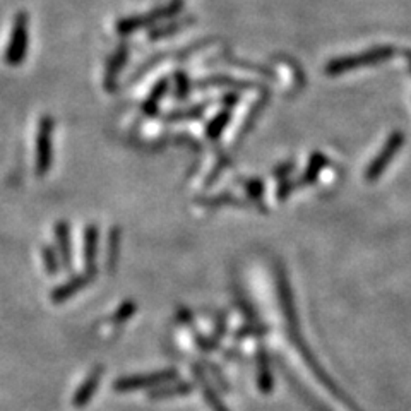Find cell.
Listing matches in <instances>:
<instances>
[{
	"label": "cell",
	"mask_w": 411,
	"mask_h": 411,
	"mask_svg": "<svg viewBox=\"0 0 411 411\" xmlns=\"http://www.w3.org/2000/svg\"><path fill=\"white\" fill-rule=\"evenodd\" d=\"M394 47H375L370 50H365L359 53V55H350L343 57V59H334L325 66V74L329 76H338V74L350 72V70L360 69L363 66H372V63L385 62V60L394 57Z\"/></svg>",
	"instance_id": "6da1fadb"
},
{
	"label": "cell",
	"mask_w": 411,
	"mask_h": 411,
	"mask_svg": "<svg viewBox=\"0 0 411 411\" xmlns=\"http://www.w3.org/2000/svg\"><path fill=\"white\" fill-rule=\"evenodd\" d=\"M179 379L175 368H166V370L154 372V374L146 375H127V377L115 381L113 388L119 392H129L137 391V389H148V388H159L163 384H168Z\"/></svg>",
	"instance_id": "7a4b0ae2"
},
{
	"label": "cell",
	"mask_w": 411,
	"mask_h": 411,
	"mask_svg": "<svg viewBox=\"0 0 411 411\" xmlns=\"http://www.w3.org/2000/svg\"><path fill=\"white\" fill-rule=\"evenodd\" d=\"M52 119L45 117L40 122L37 139V175H47L52 166Z\"/></svg>",
	"instance_id": "3957f363"
},
{
	"label": "cell",
	"mask_w": 411,
	"mask_h": 411,
	"mask_svg": "<svg viewBox=\"0 0 411 411\" xmlns=\"http://www.w3.org/2000/svg\"><path fill=\"white\" fill-rule=\"evenodd\" d=\"M403 143H405V136H403L401 132H394L391 137H389V141L385 143V146L382 148L381 154H379L377 158L372 161L370 168L367 170V175L365 177H367L368 182H374V180H377L379 177H381V173L388 168L389 161L394 158V154L398 153L399 148L403 146Z\"/></svg>",
	"instance_id": "277c9868"
},
{
	"label": "cell",
	"mask_w": 411,
	"mask_h": 411,
	"mask_svg": "<svg viewBox=\"0 0 411 411\" xmlns=\"http://www.w3.org/2000/svg\"><path fill=\"white\" fill-rule=\"evenodd\" d=\"M94 278H91L90 274H88L86 271L83 272V274H77L74 276V278H70L69 281L62 283L60 286H57L55 290L52 292L50 299L53 303H63L66 300L72 299L74 295H77V293L81 292V290L86 288L88 285H90L91 281H93Z\"/></svg>",
	"instance_id": "5b68a950"
},
{
	"label": "cell",
	"mask_w": 411,
	"mask_h": 411,
	"mask_svg": "<svg viewBox=\"0 0 411 411\" xmlns=\"http://www.w3.org/2000/svg\"><path fill=\"white\" fill-rule=\"evenodd\" d=\"M101 377H103V365H97V367L90 372V375L84 379L83 384L79 385L76 394H74V406H76V408H83V406H86L88 403L93 399L94 392H97L98 388H100Z\"/></svg>",
	"instance_id": "8992f818"
},
{
	"label": "cell",
	"mask_w": 411,
	"mask_h": 411,
	"mask_svg": "<svg viewBox=\"0 0 411 411\" xmlns=\"http://www.w3.org/2000/svg\"><path fill=\"white\" fill-rule=\"evenodd\" d=\"M98 243H100V232L98 226L90 225L84 232V262H86V272L94 278L98 274Z\"/></svg>",
	"instance_id": "52a82bcc"
},
{
	"label": "cell",
	"mask_w": 411,
	"mask_h": 411,
	"mask_svg": "<svg viewBox=\"0 0 411 411\" xmlns=\"http://www.w3.org/2000/svg\"><path fill=\"white\" fill-rule=\"evenodd\" d=\"M57 254L66 269H72V249H70V226L66 221H59L55 225Z\"/></svg>",
	"instance_id": "ba28073f"
},
{
	"label": "cell",
	"mask_w": 411,
	"mask_h": 411,
	"mask_svg": "<svg viewBox=\"0 0 411 411\" xmlns=\"http://www.w3.org/2000/svg\"><path fill=\"white\" fill-rule=\"evenodd\" d=\"M194 375H196L197 382L201 384L204 399H206V403L209 405V408H211L212 411H228L226 405L221 401V398H219L218 392H216L214 385H212L211 382H209V379L206 377V374H204V370L201 365H194Z\"/></svg>",
	"instance_id": "9c48e42d"
},
{
	"label": "cell",
	"mask_w": 411,
	"mask_h": 411,
	"mask_svg": "<svg viewBox=\"0 0 411 411\" xmlns=\"http://www.w3.org/2000/svg\"><path fill=\"white\" fill-rule=\"evenodd\" d=\"M192 389L194 385L190 382H168V384H163L151 391L150 399H170L175 396H187L192 392Z\"/></svg>",
	"instance_id": "30bf717a"
},
{
	"label": "cell",
	"mask_w": 411,
	"mask_h": 411,
	"mask_svg": "<svg viewBox=\"0 0 411 411\" xmlns=\"http://www.w3.org/2000/svg\"><path fill=\"white\" fill-rule=\"evenodd\" d=\"M272 374L269 370V357L264 348L259 350L257 353V388L264 394L272 391Z\"/></svg>",
	"instance_id": "8fae6325"
},
{
	"label": "cell",
	"mask_w": 411,
	"mask_h": 411,
	"mask_svg": "<svg viewBox=\"0 0 411 411\" xmlns=\"http://www.w3.org/2000/svg\"><path fill=\"white\" fill-rule=\"evenodd\" d=\"M120 230L112 228L108 233V243H106V269L108 271H115L117 264H119L120 257Z\"/></svg>",
	"instance_id": "7c38bea8"
},
{
	"label": "cell",
	"mask_w": 411,
	"mask_h": 411,
	"mask_svg": "<svg viewBox=\"0 0 411 411\" xmlns=\"http://www.w3.org/2000/svg\"><path fill=\"white\" fill-rule=\"evenodd\" d=\"M325 165H328V159H325V156H322L321 153H315L310 158V163H308V166H307L305 175H303V179L297 183V187H305V186H308V183L314 182L315 177L319 175V172H321Z\"/></svg>",
	"instance_id": "4fadbf2b"
},
{
	"label": "cell",
	"mask_w": 411,
	"mask_h": 411,
	"mask_svg": "<svg viewBox=\"0 0 411 411\" xmlns=\"http://www.w3.org/2000/svg\"><path fill=\"white\" fill-rule=\"evenodd\" d=\"M199 203L203 204L204 208H219L221 204H235L240 206V208H250V203H245L243 199H240V197L233 196V194L230 192L219 194V196L214 197H206V199H201Z\"/></svg>",
	"instance_id": "5bb4252c"
},
{
	"label": "cell",
	"mask_w": 411,
	"mask_h": 411,
	"mask_svg": "<svg viewBox=\"0 0 411 411\" xmlns=\"http://www.w3.org/2000/svg\"><path fill=\"white\" fill-rule=\"evenodd\" d=\"M16 41H12V47L9 50V60L10 62H19L23 59V52H24V24L23 19L17 23V30H16Z\"/></svg>",
	"instance_id": "9a60e30c"
},
{
	"label": "cell",
	"mask_w": 411,
	"mask_h": 411,
	"mask_svg": "<svg viewBox=\"0 0 411 411\" xmlns=\"http://www.w3.org/2000/svg\"><path fill=\"white\" fill-rule=\"evenodd\" d=\"M41 254H43V264L47 272L50 276H55L60 271V259L57 250L52 245H43L41 247Z\"/></svg>",
	"instance_id": "2e32d148"
},
{
	"label": "cell",
	"mask_w": 411,
	"mask_h": 411,
	"mask_svg": "<svg viewBox=\"0 0 411 411\" xmlns=\"http://www.w3.org/2000/svg\"><path fill=\"white\" fill-rule=\"evenodd\" d=\"M136 310H137L136 302H132V300H126V302H123L122 305L115 310V314H113V317H112V322L117 325L126 324V322L129 321L134 314H136Z\"/></svg>",
	"instance_id": "e0dca14e"
},
{
	"label": "cell",
	"mask_w": 411,
	"mask_h": 411,
	"mask_svg": "<svg viewBox=\"0 0 411 411\" xmlns=\"http://www.w3.org/2000/svg\"><path fill=\"white\" fill-rule=\"evenodd\" d=\"M243 187H245L247 194H249V196L252 197L254 201L261 199L262 194H264V192H262V190H264V183H262L261 180H257V179L245 180V182H243Z\"/></svg>",
	"instance_id": "ac0fdd59"
},
{
	"label": "cell",
	"mask_w": 411,
	"mask_h": 411,
	"mask_svg": "<svg viewBox=\"0 0 411 411\" xmlns=\"http://www.w3.org/2000/svg\"><path fill=\"white\" fill-rule=\"evenodd\" d=\"M228 119H230L228 113H223V115H219L218 119H216L214 122H212L211 126H209L208 134H209V137H211V139H216V137H218L219 134H221V130L225 129V126H226V122H228Z\"/></svg>",
	"instance_id": "d6986e66"
},
{
	"label": "cell",
	"mask_w": 411,
	"mask_h": 411,
	"mask_svg": "<svg viewBox=\"0 0 411 411\" xmlns=\"http://www.w3.org/2000/svg\"><path fill=\"white\" fill-rule=\"evenodd\" d=\"M297 187L295 182H292V179H283L278 186V199L285 201L290 194L293 192V189Z\"/></svg>",
	"instance_id": "ffe728a7"
},
{
	"label": "cell",
	"mask_w": 411,
	"mask_h": 411,
	"mask_svg": "<svg viewBox=\"0 0 411 411\" xmlns=\"http://www.w3.org/2000/svg\"><path fill=\"white\" fill-rule=\"evenodd\" d=\"M265 328L264 325H257V324H250L247 328H242L239 332H237V338H245V336H264L265 334Z\"/></svg>",
	"instance_id": "44dd1931"
},
{
	"label": "cell",
	"mask_w": 411,
	"mask_h": 411,
	"mask_svg": "<svg viewBox=\"0 0 411 411\" xmlns=\"http://www.w3.org/2000/svg\"><path fill=\"white\" fill-rule=\"evenodd\" d=\"M225 331H226V317H225V314H221L219 315V321L216 322V325H214V332H212V338H211L212 341L218 343L219 339L225 336Z\"/></svg>",
	"instance_id": "7402d4cb"
},
{
	"label": "cell",
	"mask_w": 411,
	"mask_h": 411,
	"mask_svg": "<svg viewBox=\"0 0 411 411\" xmlns=\"http://www.w3.org/2000/svg\"><path fill=\"white\" fill-rule=\"evenodd\" d=\"M292 170H293V165H292V163H288V165H283L281 168L276 170L274 175H276V177H279V179L283 180V179H286V175H288V173L292 172Z\"/></svg>",
	"instance_id": "603a6c76"
},
{
	"label": "cell",
	"mask_w": 411,
	"mask_h": 411,
	"mask_svg": "<svg viewBox=\"0 0 411 411\" xmlns=\"http://www.w3.org/2000/svg\"><path fill=\"white\" fill-rule=\"evenodd\" d=\"M406 60H408V66H410V70H411V52L410 50L406 52Z\"/></svg>",
	"instance_id": "cb8c5ba5"
}]
</instances>
